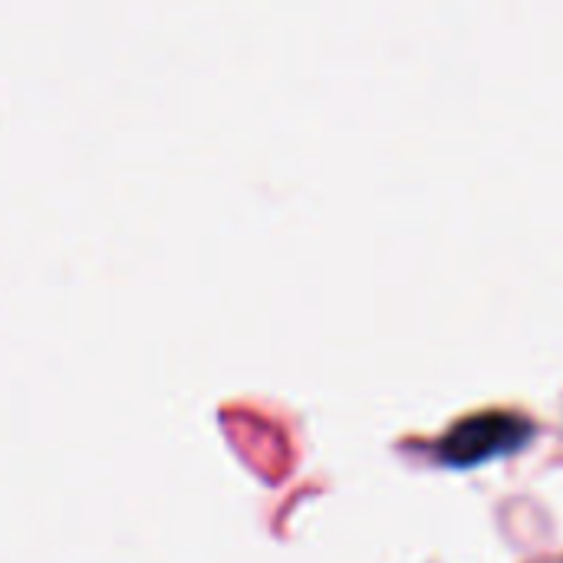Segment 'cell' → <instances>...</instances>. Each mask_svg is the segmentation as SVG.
Masks as SVG:
<instances>
[{
    "label": "cell",
    "mask_w": 563,
    "mask_h": 563,
    "mask_svg": "<svg viewBox=\"0 0 563 563\" xmlns=\"http://www.w3.org/2000/svg\"><path fill=\"white\" fill-rule=\"evenodd\" d=\"M534 435V422L511 409H482L455 419L435 442V455L445 465H478L492 455L511 452Z\"/></svg>",
    "instance_id": "cell-1"
}]
</instances>
